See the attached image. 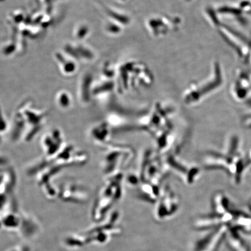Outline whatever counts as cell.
<instances>
[{
    "label": "cell",
    "instance_id": "9c48e42d",
    "mask_svg": "<svg viewBox=\"0 0 251 251\" xmlns=\"http://www.w3.org/2000/svg\"><path fill=\"white\" fill-rule=\"evenodd\" d=\"M227 240L234 251H247L246 247L241 242L239 238L237 237L233 231H228Z\"/></svg>",
    "mask_w": 251,
    "mask_h": 251
},
{
    "label": "cell",
    "instance_id": "52a82bcc",
    "mask_svg": "<svg viewBox=\"0 0 251 251\" xmlns=\"http://www.w3.org/2000/svg\"><path fill=\"white\" fill-rule=\"evenodd\" d=\"M111 128L107 122L97 124L91 128L90 136L94 142L106 146L109 144Z\"/></svg>",
    "mask_w": 251,
    "mask_h": 251
},
{
    "label": "cell",
    "instance_id": "ba28073f",
    "mask_svg": "<svg viewBox=\"0 0 251 251\" xmlns=\"http://www.w3.org/2000/svg\"><path fill=\"white\" fill-rule=\"evenodd\" d=\"M213 207L218 215H224L228 212V202L226 196L224 193H218L213 197Z\"/></svg>",
    "mask_w": 251,
    "mask_h": 251
},
{
    "label": "cell",
    "instance_id": "5b68a950",
    "mask_svg": "<svg viewBox=\"0 0 251 251\" xmlns=\"http://www.w3.org/2000/svg\"><path fill=\"white\" fill-rule=\"evenodd\" d=\"M64 144V136L58 128H54L46 133L41 141L43 151L48 158L57 155L65 146Z\"/></svg>",
    "mask_w": 251,
    "mask_h": 251
},
{
    "label": "cell",
    "instance_id": "4fadbf2b",
    "mask_svg": "<svg viewBox=\"0 0 251 251\" xmlns=\"http://www.w3.org/2000/svg\"><path fill=\"white\" fill-rule=\"evenodd\" d=\"M250 159H251V152H250Z\"/></svg>",
    "mask_w": 251,
    "mask_h": 251
},
{
    "label": "cell",
    "instance_id": "8992f818",
    "mask_svg": "<svg viewBox=\"0 0 251 251\" xmlns=\"http://www.w3.org/2000/svg\"><path fill=\"white\" fill-rule=\"evenodd\" d=\"M85 188L76 183H64L58 190V196L62 200L69 202H81L87 199Z\"/></svg>",
    "mask_w": 251,
    "mask_h": 251
},
{
    "label": "cell",
    "instance_id": "8fae6325",
    "mask_svg": "<svg viewBox=\"0 0 251 251\" xmlns=\"http://www.w3.org/2000/svg\"><path fill=\"white\" fill-rule=\"evenodd\" d=\"M235 225L244 228H251V219L243 215H238L234 222Z\"/></svg>",
    "mask_w": 251,
    "mask_h": 251
},
{
    "label": "cell",
    "instance_id": "5bb4252c",
    "mask_svg": "<svg viewBox=\"0 0 251 251\" xmlns=\"http://www.w3.org/2000/svg\"><path fill=\"white\" fill-rule=\"evenodd\" d=\"M250 207H251V202H250Z\"/></svg>",
    "mask_w": 251,
    "mask_h": 251
},
{
    "label": "cell",
    "instance_id": "3957f363",
    "mask_svg": "<svg viewBox=\"0 0 251 251\" xmlns=\"http://www.w3.org/2000/svg\"><path fill=\"white\" fill-rule=\"evenodd\" d=\"M106 148L102 167L108 176L121 172L133 159V150L129 146L109 144Z\"/></svg>",
    "mask_w": 251,
    "mask_h": 251
},
{
    "label": "cell",
    "instance_id": "7a4b0ae2",
    "mask_svg": "<svg viewBox=\"0 0 251 251\" xmlns=\"http://www.w3.org/2000/svg\"><path fill=\"white\" fill-rule=\"evenodd\" d=\"M124 176L121 172L109 176L100 188L94 205L93 213L96 218L105 214L106 212L118 201L123 191Z\"/></svg>",
    "mask_w": 251,
    "mask_h": 251
},
{
    "label": "cell",
    "instance_id": "30bf717a",
    "mask_svg": "<svg viewBox=\"0 0 251 251\" xmlns=\"http://www.w3.org/2000/svg\"><path fill=\"white\" fill-rule=\"evenodd\" d=\"M58 104L62 109H67L71 105V97L67 94H61L58 96Z\"/></svg>",
    "mask_w": 251,
    "mask_h": 251
},
{
    "label": "cell",
    "instance_id": "7c38bea8",
    "mask_svg": "<svg viewBox=\"0 0 251 251\" xmlns=\"http://www.w3.org/2000/svg\"><path fill=\"white\" fill-rule=\"evenodd\" d=\"M9 126L7 124V120L2 114L1 109H0V142L1 140L2 133H5L7 131Z\"/></svg>",
    "mask_w": 251,
    "mask_h": 251
},
{
    "label": "cell",
    "instance_id": "6da1fadb",
    "mask_svg": "<svg viewBox=\"0 0 251 251\" xmlns=\"http://www.w3.org/2000/svg\"><path fill=\"white\" fill-rule=\"evenodd\" d=\"M23 108L18 109L11 126V139L30 142L42 129L47 118V112L43 110Z\"/></svg>",
    "mask_w": 251,
    "mask_h": 251
},
{
    "label": "cell",
    "instance_id": "277c9868",
    "mask_svg": "<svg viewBox=\"0 0 251 251\" xmlns=\"http://www.w3.org/2000/svg\"><path fill=\"white\" fill-rule=\"evenodd\" d=\"M166 171H170L181 178L185 183L191 184L195 182L200 174V169L196 166L184 164L175 156L165 154L162 158Z\"/></svg>",
    "mask_w": 251,
    "mask_h": 251
}]
</instances>
